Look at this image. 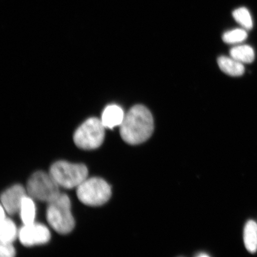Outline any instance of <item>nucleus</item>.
Here are the masks:
<instances>
[{
    "instance_id": "39448f33",
    "label": "nucleus",
    "mask_w": 257,
    "mask_h": 257,
    "mask_svg": "<svg viewBox=\"0 0 257 257\" xmlns=\"http://www.w3.org/2000/svg\"><path fill=\"white\" fill-rule=\"evenodd\" d=\"M105 128L101 120L96 117L89 118L77 128L74 134V143L82 150L98 149L104 142Z\"/></svg>"
},
{
    "instance_id": "dca6fc26",
    "label": "nucleus",
    "mask_w": 257,
    "mask_h": 257,
    "mask_svg": "<svg viewBox=\"0 0 257 257\" xmlns=\"http://www.w3.org/2000/svg\"><path fill=\"white\" fill-rule=\"evenodd\" d=\"M248 37V34L245 29H235L225 32L223 40L227 44H237L242 43Z\"/></svg>"
},
{
    "instance_id": "423d86ee",
    "label": "nucleus",
    "mask_w": 257,
    "mask_h": 257,
    "mask_svg": "<svg viewBox=\"0 0 257 257\" xmlns=\"http://www.w3.org/2000/svg\"><path fill=\"white\" fill-rule=\"evenodd\" d=\"M59 187L50 173L37 172L29 179L27 191L34 200L50 203L61 194Z\"/></svg>"
},
{
    "instance_id": "6e6552de",
    "label": "nucleus",
    "mask_w": 257,
    "mask_h": 257,
    "mask_svg": "<svg viewBox=\"0 0 257 257\" xmlns=\"http://www.w3.org/2000/svg\"><path fill=\"white\" fill-rule=\"evenodd\" d=\"M27 193V191L21 185L13 186L3 192L1 197L2 206L6 213L10 215L18 213Z\"/></svg>"
},
{
    "instance_id": "4468645a",
    "label": "nucleus",
    "mask_w": 257,
    "mask_h": 257,
    "mask_svg": "<svg viewBox=\"0 0 257 257\" xmlns=\"http://www.w3.org/2000/svg\"><path fill=\"white\" fill-rule=\"evenodd\" d=\"M230 56L242 63H250L255 59L253 48L248 45L234 47L230 51Z\"/></svg>"
},
{
    "instance_id": "9b49d317",
    "label": "nucleus",
    "mask_w": 257,
    "mask_h": 257,
    "mask_svg": "<svg viewBox=\"0 0 257 257\" xmlns=\"http://www.w3.org/2000/svg\"><path fill=\"white\" fill-rule=\"evenodd\" d=\"M244 243L247 250L250 253L257 250V224L254 221L249 220L245 225L243 233Z\"/></svg>"
},
{
    "instance_id": "f257e3e1",
    "label": "nucleus",
    "mask_w": 257,
    "mask_h": 257,
    "mask_svg": "<svg viewBox=\"0 0 257 257\" xmlns=\"http://www.w3.org/2000/svg\"><path fill=\"white\" fill-rule=\"evenodd\" d=\"M152 113L143 105H136L125 114L120 126V136L128 144L136 146L149 140L153 133Z\"/></svg>"
},
{
    "instance_id": "1a4fd4ad",
    "label": "nucleus",
    "mask_w": 257,
    "mask_h": 257,
    "mask_svg": "<svg viewBox=\"0 0 257 257\" xmlns=\"http://www.w3.org/2000/svg\"><path fill=\"white\" fill-rule=\"evenodd\" d=\"M125 114L123 109L115 104L108 105L102 114L101 121L105 128H112L120 126Z\"/></svg>"
},
{
    "instance_id": "f3484780",
    "label": "nucleus",
    "mask_w": 257,
    "mask_h": 257,
    "mask_svg": "<svg viewBox=\"0 0 257 257\" xmlns=\"http://www.w3.org/2000/svg\"><path fill=\"white\" fill-rule=\"evenodd\" d=\"M15 254L16 250L12 243L1 242L0 255L2 257H13Z\"/></svg>"
},
{
    "instance_id": "a211bd4d",
    "label": "nucleus",
    "mask_w": 257,
    "mask_h": 257,
    "mask_svg": "<svg viewBox=\"0 0 257 257\" xmlns=\"http://www.w3.org/2000/svg\"><path fill=\"white\" fill-rule=\"evenodd\" d=\"M198 256H208V255L206 254V253H201V254H199Z\"/></svg>"
},
{
    "instance_id": "f03ea898",
    "label": "nucleus",
    "mask_w": 257,
    "mask_h": 257,
    "mask_svg": "<svg viewBox=\"0 0 257 257\" xmlns=\"http://www.w3.org/2000/svg\"><path fill=\"white\" fill-rule=\"evenodd\" d=\"M46 216L48 223L57 233L68 234L75 227L71 202L66 194H61L55 200L48 203Z\"/></svg>"
},
{
    "instance_id": "20e7f679",
    "label": "nucleus",
    "mask_w": 257,
    "mask_h": 257,
    "mask_svg": "<svg viewBox=\"0 0 257 257\" xmlns=\"http://www.w3.org/2000/svg\"><path fill=\"white\" fill-rule=\"evenodd\" d=\"M77 196L83 204L91 207L101 206L111 196L110 186L99 178L86 179L77 188Z\"/></svg>"
},
{
    "instance_id": "ddd939ff",
    "label": "nucleus",
    "mask_w": 257,
    "mask_h": 257,
    "mask_svg": "<svg viewBox=\"0 0 257 257\" xmlns=\"http://www.w3.org/2000/svg\"><path fill=\"white\" fill-rule=\"evenodd\" d=\"M34 199L26 196L22 201L20 210V216L24 224H29L35 222L36 216V207Z\"/></svg>"
},
{
    "instance_id": "0eeeda50",
    "label": "nucleus",
    "mask_w": 257,
    "mask_h": 257,
    "mask_svg": "<svg viewBox=\"0 0 257 257\" xmlns=\"http://www.w3.org/2000/svg\"><path fill=\"white\" fill-rule=\"evenodd\" d=\"M19 237L22 245L30 247L49 242L51 233L45 225L34 222L24 224L19 230Z\"/></svg>"
},
{
    "instance_id": "2eb2a0df",
    "label": "nucleus",
    "mask_w": 257,
    "mask_h": 257,
    "mask_svg": "<svg viewBox=\"0 0 257 257\" xmlns=\"http://www.w3.org/2000/svg\"><path fill=\"white\" fill-rule=\"evenodd\" d=\"M233 16L237 23L246 30H250L253 27V21L248 9L245 8L237 9L233 12Z\"/></svg>"
},
{
    "instance_id": "9d476101",
    "label": "nucleus",
    "mask_w": 257,
    "mask_h": 257,
    "mask_svg": "<svg viewBox=\"0 0 257 257\" xmlns=\"http://www.w3.org/2000/svg\"><path fill=\"white\" fill-rule=\"evenodd\" d=\"M218 66L228 75L240 76L245 72V67L242 63L234 59L232 57L221 56L217 60Z\"/></svg>"
},
{
    "instance_id": "7ed1b4c3",
    "label": "nucleus",
    "mask_w": 257,
    "mask_h": 257,
    "mask_svg": "<svg viewBox=\"0 0 257 257\" xmlns=\"http://www.w3.org/2000/svg\"><path fill=\"white\" fill-rule=\"evenodd\" d=\"M50 173L61 187L73 189L87 179L88 170L82 164L59 161L51 166Z\"/></svg>"
},
{
    "instance_id": "f8f14e48",
    "label": "nucleus",
    "mask_w": 257,
    "mask_h": 257,
    "mask_svg": "<svg viewBox=\"0 0 257 257\" xmlns=\"http://www.w3.org/2000/svg\"><path fill=\"white\" fill-rule=\"evenodd\" d=\"M0 240L2 243H12L18 236V230L15 223L11 219L6 217L0 220Z\"/></svg>"
}]
</instances>
